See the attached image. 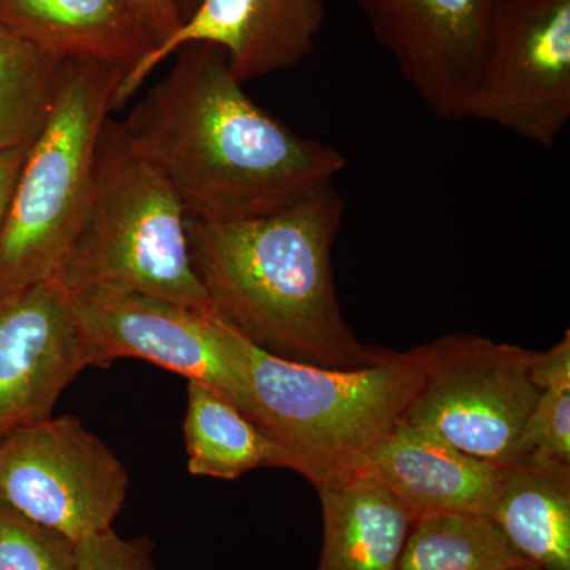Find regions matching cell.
<instances>
[{"label":"cell","mask_w":570,"mask_h":570,"mask_svg":"<svg viewBox=\"0 0 570 570\" xmlns=\"http://www.w3.org/2000/svg\"><path fill=\"white\" fill-rule=\"evenodd\" d=\"M175 55L121 126L174 186L187 219L266 216L333 186L346 170V157L332 145L258 107L220 48L193 43Z\"/></svg>","instance_id":"1"},{"label":"cell","mask_w":570,"mask_h":570,"mask_svg":"<svg viewBox=\"0 0 570 570\" xmlns=\"http://www.w3.org/2000/svg\"><path fill=\"white\" fill-rule=\"evenodd\" d=\"M346 202L335 184L253 219H187L190 258L213 314L265 354L326 370L377 365L337 299L333 246Z\"/></svg>","instance_id":"2"},{"label":"cell","mask_w":570,"mask_h":570,"mask_svg":"<svg viewBox=\"0 0 570 570\" xmlns=\"http://www.w3.org/2000/svg\"><path fill=\"white\" fill-rule=\"evenodd\" d=\"M247 417L276 449L277 468L321 490L370 471L379 445L422 385L430 347L393 351L360 370H326L276 358L247 343Z\"/></svg>","instance_id":"3"},{"label":"cell","mask_w":570,"mask_h":570,"mask_svg":"<svg viewBox=\"0 0 570 570\" xmlns=\"http://www.w3.org/2000/svg\"><path fill=\"white\" fill-rule=\"evenodd\" d=\"M52 279L70 295L116 292L212 311L190 258L181 198L111 116L85 216Z\"/></svg>","instance_id":"4"},{"label":"cell","mask_w":570,"mask_h":570,"mask_svg":"<svg viewBox=\"0 0 570 570\" xmlns=\"http://www.w3.org/2000/svg\"><path fill=\"white\" fill-rule=\"evenodd\" d=\"M124 70L63 61L55 104L24 164L0 234V298L51 279L91 194L97 145Z\"/></svg>","instance_id":"5"},{"label":"cell","mask_w":570,"mask_h":570,"mask_svg":"<svg viewBox=\"0 0 570 570\" xmlns=\"http://www.w3.org/2000/svg\"><path fill=\"white\" fill-rule=\"evenodd\" d=\"M404 422L494 464L521 459V436L539 389L535 352L479 335L439 337Z\"/></svg>","instance_id":"6"},{"label":"cell","mask_w":570,"mask_h":570,"mask_svg":"<svg viewBox=\"0 0 570 570\" xmlns=\"http://www.w3.org/2000/svg\"><path fill=\"white\" fill-rule=\"evenodd\" d=\"M129 485L122 461L73 415L0 441V502L73 543L112 528Z\"/></svg>","instance_id":"7"},{"label":"cell","mask_w":570,"mask_h":570,"mask_svg":"<svg viewBox=\"0 0 570 570\" xmlns=\"http://www.w3.org/2000/svg\"><path fill=\"white\" fill-rule=\"evenodd\" d=\"M464 119L557 142L570 121V0H498Z\"/></svg>","instance_id":"8"},{"label":"cell","mask_w":570,"mask_h":570,"mask_svg":"<svg viewBox=\"0 0 570 570\" xmlns=\"http://www.w3.org/2000/svg\"><path fill=\"white\" fill-rule=\"evenodd\" d=\"M71 298L102 367L119 358L145 360L200 382L246 414L247 341L213 311L116 292H85Z\"/></svg>","instance_id":"9"},{"label":"cell","mask_w":570,"mask_h":570,"mask_svg":"<svg viewBox=\"0 0 570 570\" xmlns=\"http://www.w3.org/2000/svg\"><path fill=\"white\" fill-rule=\"evenodd\" d=\"M374 39L423 105L445 121L464 110L489 47L498 0H358Z\"/></svg>","instance_id":"10"},{"label":"cell","mask_w":570,"mask_h":570,"mask_svg":"<svg viewBox=\"0 0 570 570\" xmlns=\"http://www.w3.org/2000/svg\"><path fill=\"white\" fill-rule=\"evenodd\" d=\"M102 367L56 279L0 298V441L41 420L86 367Z\"/></svg>","instance_id":"11"},{"label":"cell","mask_w":570,"mask_h":570,"mask_svg":"<svg viewBox=\"0 0 570 570\" xmlns=\"http://www.w3.org/2000/svg\"><path fill=\"white\" fill-rule=\"evenodd\" d=\"M324 21V0H200L170 39L124 75L112 111L121 110L156 67L186 45L220 48L246 85L305 61L316 50Z\"/></svg>","instance_id":"12"},{"label":"cell","mask_w":570,"mask_h":570,"mask_svg":"<svg viewBox=\"0 0 570 570\" xmlns=\"http://www.w3.org/2000/svg\"><path fill=\"white\" fill-rule=\"evenodd\" d=\"M370 472L414 521L449 512L489 517L501 464L468 455L401 419L379 445Z\"/></svg>","instance_id":"13"},{"label":"cell","mask_w":570,"mask_h":570,"mask_svg":"<svg viewBox=\"0 0 570 570\" xmlns=\"http://www.w3.org/2000/svg\"><path fill=\"white\" fill-rule=\"evenodd\" d=\"M0 22L58 61H92L129 73L154 50L129 0H0Z\"/></svg>","instance_id":"14"},{"label":"cell","mask_w":570,"mask_h":570,"mask_svg":"<svg viewBox=\"0 0 570 570\" xmlns=\"http://www.w3.org/2000/svg\"><path fill=\"white\" fill-rule=\"evenodd\" d=\"M489 519L540 570H570V464L528 455L501 464Z\"/></svg>","instance_id":"15"},{"label":"cell","mask_w":570,"mask_h":570,"mask_svg":"<svg viewBox=\"0 0 570 570\" xmlns=\"http://www.w3.org/2000/svg\"><path fill=\"white\" fill-rule=\"evenodd\" d=\"M317 493L324 527L317 570H397L412 519L373 472Z\"/></svg>","instance_id":"16"},{"label":"cell","mask_w":570,"mask_h":570,"mask_svg":"<svg viewBox=\"0 0 570 570\" xmlns=\"http://www.w3.org/2000/svg\"><path fill=\"white\" fill-rule=\"evenodd\" d=\"M183 430L187 469L197 478L236 480L253 469L277 468L276 449L253 420L200 382L187 384Z\"/></svg>","instance_id":"17"},{"label":"cell","mask_w":570,"mask_h":570,"mask_svg":"<svg viewBox=\"0 0 570 570\" xmlns=\"http://www.w3.org/2000/svg\"><path fill=\"white\" fill-rule=\"evenodd\" d=\"M531 564L479 513H433L412 521L397 570H512Z\"/></svg>","instance_id":"18"},{"label":"cell","mask_w":570,"mask_h":570,"mask_svg":"<svg viewBox=\"0 0 570 570\" xmlns=\"http://www.w3.org/2000/svg\"><path fill=\"white\" fill-rule=\"evenodd\" d=\"M62 63L0 22V153L29 145L41 132Z\"/></svg>","instance_id":"19"},{"label":"cell","mask_w":570,"mask_h":570,"mask_svg":"<svg viewBox=\"0 0 570 570\" xmlns=\"http://www.w3.org/2000/svg\"><path fill=\"white\" fill-rule=\"evenodd\" d=\"M75 543L0 502V570H73Z\"/></svg>","instance_id":"20"},{"label":"cell","mask_w":570,"mask_h":570,"mask_svg":"<svg viewBox=\"0 0 570 570\" xmlns=\"http://www.w3.org/2000/svg\"><path fill=\"white\" fill-rule=\"evenodd\" d=\"M528 455L570 464V384L539 390L521 436V459Z\"/></svg>","instance_id":"21"},{"label":"cell","mask_w":570,"mask_h":570,"mask_svg":"<svg viewBox=\"0 0 570 570\" xmlns=\"http://www.w3.org/2000/svg\"><path fill=\"white\" fill-rule=\"evenodd\" d=\"M148 535L124 539L112 528L75 543L73 570H157Z\"/></svg>","instance_id":"22"},{"label":"cell","mask_w":570,"mask_h":570,"mask_svg":"<svg viewBox=\"0 0 570 570\" xmlns=\"http://www.w3.org/2000/svg\"><path fill=\"white\" fill-rule=\"evenodd\" d=\"M129 2L135 17L149 33L156 47L170 39L181 28L183 18L179 13L178 0H129Z\"/></svg>","instance_id":"23"},{"label":"cell","mask_w":570,"mask_h":570,"mask_svg":"<svg viewBox=\"0 0 570 570\" xmlns=\"http://www.w3.org/2000/svg\"><path fill=\"white\" fill-rule=\"evenodd\" d=\"M29 145L18 146V148L0 153V234H2L3 224H6L11 195H13L14 186H17Z\"/></svg>","instance_id":"24"},{"label":"cell","mask_w":570,"mask_h":570,"mask_svg":"<svg viewBox=\"0 0 570 570\" xmlns=\"http://www.w3.org/2000/svg\"><path fill=\"white\" fill-rule=\"evenodd\" d=\"M198 2H200V0H178L179 13H181L183 22L194 13V10L197 9Z\"/></svg>","instance_id":"25"},{"label":"cell","mask_w":570,"mask_h":570,"mask_svg":"<svg viewBox=\"0 0 570 570\" xmlns=\"http://www.w3.org/2000/svg\"><path fill=\"white\" fill-rule=\"evenodd\" d=\"M512 570H540L539 568H535L534 564H527L521 566V568L512 569Z\"/></svg>","instance_id":"26"}]
</instances>
